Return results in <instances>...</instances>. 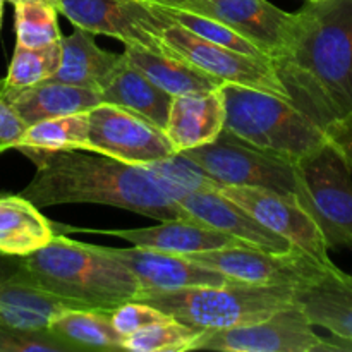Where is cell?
<instances>
[{
  "label": "cell",
  "instance_id": "cell-22",
  "mask_svg": "<svg viewBox=\"0 0 352 352\" xmlns=\"http://www.w3.org/2000/svg\"><path fill=\"white\" fill-rule=\"evenodd\" d=\"M223 109L220 91L174 96L168 110L165 134L175 151L191 150L212 143L223 131Z\"/></svg>",
  "mask_w": 352,
  "mask_h": 352
},
{
  "label": "cell",
  "instance_id": "cell-36",
  "mask_svg": "<svg viewBox=\"0 0 352 352\" xmlns=\"http://www.w3.org/2000/svg\"><path fill=\"white\" fill-rule=\"evenodd\" d=\"M323 133H325L329 143L339 150V153L342 155L347 167L352 172V117L332 124Z\"/></svg>",
  "mask_w": 352,
  "mask_h": 352
},
{
  "label": "cell",
  "instance_id": "cell-24",
  "mask_svg": "<svg viewBox=\"0 0 352 352\" xmlns=\"http://www.w3.org/2000/svg\"><path fill=\"white\" fill-rule=\"evenodd\" d=\"M54 222L21 195H0V254L28 256L50 243Z\"/></svg>",
  "mask_w": 352,
  "mask_h": 352
},
{
  "label": "cell",
  "instance_id": "cell-3",
  "mask_svg": "<svg viewBox=\"0 0 352 352\" xmlns=\"http://www.w3.org/2000/svg\"><path fill=\"white\" fill-rule=\"evenodd\" d=\"M21 263L38 289L76 308L113 311L124 302L136 301L141 292L129 268L105 248L57 232L43 248L21 256Z\"/></svg>",
  "mask_w": 352,
  "mask_h": 352
},
{
  "label": "cell",
  "instance_id": "cell-5",
  "mask_svg": "<svg viewBox=\"0 0 352 352\" xmlns=\"http://www.w3.org/2000/svg\"><path fill=\"white\" fill-rule=\"evenodd\" d=\"M138 301L198 330H223L261 322L294 302V287L232 284L155 292Z\"/></svg>",
  "mask_w": 352,
  "mask_h": 352
},
{
  "label": "cell",
  "instance_id": "cell-32",
  "mask_svg": "<svg viewBox=\"0 0 352 352\" xmlns=\"http://www.w3.org/2000/svg\"><path fill=\"white\" fill-rule=\"evenodd\" d=\"M146 167L153 168L158 175L172 182L182 195H188V192L192 191H206V189H217L219 191L222 188V184L213 181L201 167H198L195 162L184 157L181 151H175L174 155H170L165 160L155 162V164L146 165Z\"/></svg>",
  "mask_w": 352,
  "mask_h": 352
},
{
  "label": "cell",
  "instance_id": "cell-37",
  "mask_svg": "<svg viewBox=\"0 0 352 352\" xmlns=\"http://www.w3.org/2000/svg\"><path fill=\"white\" fill-rule=\"evenodd\" d=\"M146 2L168 7V9L189 10V12L201 14V16H208L210 10V0H146Z\"/></svg>",
  "mask_w": 352,
  "mask_h": 352
},
{
  "label": "cell",
  "instance_id": "cell-26",
  "mask_svg": "<svg viewBox=\"0 0 352 352\" xmlns=\"http://www.w3.org/2000/svg\"><path fill=\"white\" fill-rule=\"evenodd\" d=\"M47 332L76 349H120L126 337L113 327L110 311L102 309H64L50 320Z\"/></svg>",
  "mask_w": 352,
  "mask_h": 352
},
{
  "label": "cell",
  "instance_id": "cell-16",
  "mask_svg": "<svg viewBox=\"0 0 352 352\" xmlns=\"http://www.w3.org/2000/svg\"><path fill=\"white\" fill-rule=\"evenodd\" d=\"M71 302L47 294L31 282L19 256L0 254V325L47 332L54 316L71 309Z\"/></svg>",
  "mask_w": 352,
  "mask_h": 352
},
{
  "label": "cell",
  "instance_id": "cell-17",
  "mask_svg": "<svg viewBox=\"0 0 352 352\" xmlns=\"http://www.w3.org/2000/svg\"><path fill=\"white\" fill-rule=\"evenodd\" d=\"M177 203L188 217L241 241L246 246L270 253H285L294 248L217 189L188 192Z\"/></svg>",
  "mask_w": 352,
  "mask_h": 352
},
{
  "label": "cell",
  "instance_id": "cell-39",
  "mask_svg": "<svg viewBox=\"0 0 352 352\" xmlns=\"http://www.w3.org/2000/svg\"><path fill=\"white\" fill-rule=\"evenodd\" d=\"M3 2H6V0H0V28H2V17H3Z\"/></svg>",
  "mask_w": 352,
  "mask_h": 352
},
{
  "label": "cell",
  "instance_id": "cell-10",
  "mask_svg": "<svg viewBox=\"0 0 352 352\" xmlns=\"http://www.w3.org/2000/svg\"><path fill=\"white\" fill-rule=\"evenodd\" d=\"M58 14L74 28L117 38L126 47L167 54L160 41L165 16L146 0H58Z\"/></svg>",
  "mask_w": 352,
  "mask_h": 352
},
{
  "label": "cell",
  "instance_id": "cell-11",
  "mask_svg": "<svg viewBox=\"0 0 352 352\" xmlns=\"http://www.w3.org/2000/svg\"><path fill=\"white\" fill-rule=\"evenodd\" d=\"M88 151L143 167L175 153L164 129L116 105H96L88 112Z\"/></svg>",
  "mask_w": 352,
  "mask_h": 352
},
{
  "label": "cell",
  "instance_id": "cell-12",
  "mask_svg": "<svg viewBox=\"0 0 352 352\" xmlns=\"http://www.w3.org/2000/svg\"><path fill=\"white\" fill-rule=\"evenodd\" d=\"M184 256L195 263L220 272L237 284L285 285L294 289L311 280L322 265H329L315 260L298 248L285 253H270L256 248L237 246Z\"/></svg>",
  "mask_w": 352,
  "mask_h": 352
},
{
  "label": "cell",
  "instance_id": "cell-4",
  "mask_svg": "<svg viewBox=\"0 0 352 352\" xmlns=\"http://www.w3.org/2000/svg\"><path fill=\"white\" fill-rule=\"evenodd\" d=\"M219 91L226 109L223 129L258 150L298 162L329 141L287 98L232 82H223Z\"/></svg>",
  "mask_w": 352,
  "mask_h": 352
},
{
  "label": "cell",
  "instance_id": "cell-38",
  "mask_svg": "<svg viewBox=\"0 0 352 352\" xmlns=\"http://www.w3.org/2000/svg\"><path fill=\"white\" fill-rule=\"evenodd\" d=\"M6 2H10L12 6H16V3H23V2H43V3H48V6H54L55 9H57L58 6V0H6Z\"/></svg>",
  "mask_w": 352,
  "mask_h": 352
},
{
  "label": "cell",
  "instance_id": "cell-31",
  "mask_svg": "<svg viewBox=\"0 0 352 352\" xmlns=\"http://www.w3.org/2000/svg\"><path fill=\"white\" fill-rule=\"evenodd\" d=\"M164 10L170 19H174L175 23H179L182 28L191 31V33L198 34V36L203 38V40H208L212 41V43L222 45V47L230 48V50L251 55V57L268 58L267 55L261 54L253 43H250L246 38L241 36L237 31H234L232 28L220 23V21L213 19V17L201 16V14L189 12V10H182V9H168V7H164ZM268 60H270V58H268Z\"/></svg>",
  "mask_w": 352,
  "mask_h": 352
},
{
  "label": "cell",
  "instance_id": "cell-29",
  "mask_svg": "<svg viewBox=\"0 0 352 352\" xmlns=\"http://www.w3.org/2000/svg\"><path fill=\"white\" fill-rule=\"evenodd\" d=\"M58 10L43 2H23L14 6L16 45L28 48L58 43L62 38Z\"/></svg>",
  "mask_w": 352,
  "mask_h": 352
},
{
  "label": "cell",
  "instance_id": "cell-35",
  "mask_svg": "<svg viewBox=\"0 0 352 352\" xmlns=\"http://www.w3.org/2000/svg\"><path fill=\"white\" fill-rule=\"evenodd\" d=\"M24 131L26 124L21 120L12 105L0 96V153L16 150Z\"/></svg>",
  "mask_w": 352,
  "mask_h": 352
},
{
  "label": "cell",
  "instance_id": "cell-1",
  "mask_svg": "<svg viewBox=\"0 0 352 352\" xmlns=\"http://www.w3.org/2000/svg\"><path fill=\"white\" fill-rule=\"evenodd\" d=\"M270 64L289 102L322 131L352 117V0L306 2Z\"/></svg>",
  "mask_w": 352,
  "mask_h": 352
},
{
  "label": "cell",
  "instance_id": "cell-30",
  "mask_svg": "<svg viewBox=\"0 0 352 352\" xmlns=\"http://www.w3.org/2000/svg\"><path fill=\"white\" fill-rule=\"evenodd\" d=\"M201 330L184 325L177 320L157 323L131 333L124 339L122 351L133 352H184L191 349Z\"/></svg>",
  "mask_w": 352,
  "mask_h": 352
},
{
  "label": "cell",
  "instance_id": "cell-2",
  "mask_svg": "<svg viewBox=\"0 0 352 352\" xmlns=\"http://www.w3.org/2000/svg\"><path fill=\"white\" fill-rule=\"evenodd\" d=\"M36 174L19 192L36 208L69 203L117 206L157 220L189 219L182 192L153 168L131 165L88 150L38 151L21 148Z\"/></svg>",
  "mask_w": 352,
  "mask_h": 352
},
{
  "label": "cell",
  "instance_id": "cell-18",
  "mask_svg": "<svg viewBox=\"0 0 352 352\" xmlns=\"http://www.w3.org/2000/svg\"><path fill=\"white\" fill-rule=\"evenodd\" d=\"M65 232H88L103 234V236L120 237V239L133 243V246L150 248V250L167 251L174 254H192L205 253L213 250H226V248L246 246L241 241L219 232L205 223L195 219H172L162 220L155 227L144 229H127V230H95V229H76V227L58 226ZM251 248V246H250Z\"/></svg>",
  "mask_w": 352,
  "mask_h": 352
},
{
  "label": "cell",
  "instance_id": "cell-6",
  "mask_svg": "<svg viewBox=\"0 0 352 352\" xmlns=\"http://www.w3.org/2000/svg\"><path fill=\"white\" fill-rule=\"evenodd\" d=\"M296 201L311 217L329 250H352V172L333 144L294 162Z\"/></svg>",
  "mask_w": 352,
  "mask_h": 352
},
{
  "label": "cell",
  "instance_id": "cell-23",
  "mask_svg": "<svg viewBox=\"0 0 352 352\" xmlns=\"http://www.w3.org/2000/svg\"><path fill=\"white\" fill-rule=\"evenodd\" d=\"M100 98L102 103L119 107L165 131L174 96L158 88L124 57L109 85L100 93Z\"/></svg>",
  "mask_w": 352,
  "mask_h": 352
},
{
  "label": "cell",
  "instance_id": "cell-25",
  "mask_svg": "<svg viewBox=\"0 0 352 352\" xmlns=\"http://www.w3.org/2000/svg\"><path fill=\"white\" fill-rule=\"evenodd\" d=\"M122 54L129 64L140 69L151 82L172 96L217 91L223 85L174 55L157 54L141 47H126Z\"/></svg>",
  "mask_w": 352,
  "mask_h": 352
},
{
  "label": "cell",
  "instance_id": "cell-13",
  "mask_svg": "<svg viewBox=\"0 0 352 352\" xmlns=\"http://www.w3.org/2000/svg\"><path fill=\"white\" fill-rule=\"evenodd\" d=\"M219 192L246 210L261 226L289 241L294 248L322 263H332L322 232L311 217L299 206L294 196L250 186H222Z\"/></svg>",
  "mask_w": 352,
  "mask_h": 352
},
{
  "label": "cell",
  "instance_id": "cell-7",
  "mask_svg": "<svg viewBox=\"0 0 352 352\" xmlns=\"http://www.w3.org/2000/svg\"><path fill=\"white\" fill-rule=\"evenodd\" d=\"M222 186H250L296 198L294 162L267 153L223 129L212 143L181 151Z\"/></svg>",
  "mask_w": 352,
  "mask_h": 352
},
{
  "label": "cell",
  "instance_id": "cell-34",
  "mask_svg": "<svg viewBox=\"0 0 352 352\" xmlns=\"http://www.w3.org/2000/svg\"><path fill=\"white\" fill-rule=\"evenodd\" d=\"M110 318H112V323L117 332L124 337L140 332L143 329H148L151 325H157V323L172 320L164 311L143 301L124 302L119 308L110 311Z\"/></svg>",
  "mask_w": 352,
  "mask_h": 352
},
{
  "label": "cell",
  "instance_id": "cell-41",
  "mask_svg": "<svg viewBox=\"0 0 352 352\" xmlns=\"http://www.w3.org/2000/svg\"><path fill=\"white\" fill-rule=\"evenodd\" d=\"M210 2H213V0H210Z\"/></svg>",
  "mask_w": 352,
  "mask_h": 352
},
{
  "label": "cell",
  "instance_id": "cell-33",
  "mask_svg": "<svg viewBox=\"0 0 352 352\" xmlns=\"http://www.w3.org/2000/svg\"><path fill=\"white\" fill-rule=\"evenodd\" d=\"M78 351L48 332L10 329L0 325V352H65Z\"/></svg>",
  "mask_w": 352,
  "mask_h": 352
},
{
  "label": "cell",
  "instance_id": "cell-27",
  "mask_svg": "<svg viewBox=\"0 0 352 352\" xmlns=\"http://www.w3.org/2000/svg\"><path fill=\"white\" fill-rule=\"evenodd\" d=\"M88 126V112L38 120L26 127L16 150L28 148V150L48 151V153L65 150H86Z\"/></svg>",
  "mask_w": 352,
  "mask_h": 352
},
{
  "label": "cell",
  "instance_id": "cell-9",
  "mask_svg": "<svg viewBox=\"0 0 352 352\" xmlns=\"http://www.w3.org/2000/svg\"><path fill=\"white\" fill-rule=\"evenodd\" d=\"M160 9L165 16V23L160 30V41L168 55L189 62L205 74L219 79L220 82L248 86L287 98L268 58L251 57L203 40L170 19L162 6Z\"/></svg>",
  "mask_w": 352,
  "mask_h": 352
},
{
  "label": "cell",
  "instance_id": "cell-19",
  "mask_svg": "<svg viewBox=\"0 0 352 352\" xmlns=\"http://www.w3.org/2000/svg\"><path fill=\"white\" fill-rule=\"evenodd\" d=\"M208 17L232 28L272 58L287 41L294 12H285L268 0H213Z\"/></svg>",
  "mask_w": 352,
  "mask_h": 352
},
{
  "label": "cell",
  "instance_id": "cell-20",
  "mask_svg": "<svg viewBox=\"0 0 352 352\" xmlns=\"http://www.w3.org/2000/svg\"><path fill=\"white\" fill-rule=\"evenodd\" d=\"M0 96L12 105L26 127L52 117L89 112L102 103L100 93L54 79L24 88H7L0 85Z\"/></svg>",
  "mask_w": 352,
  "mask_h": 352
},
{
  "label": "cell",
  "instance_id": "cell-15",
  "mask_svg": "<svg viewBox=\"0 0 352 352\" xmlns=\"http://www.w3.org/2000/svg\"><path fill=\"white\" fill-rule=\"evenodd\" d=\"M294 305L332 336L339 352H352V275L333 263L322 265L311 280L294 289Z\"/></svg>",
  "mask_w": 352,
  "mask_h": 352
},
{
  "label": "cell",
  "instance_id": "cell-21",
  "mask_svg": "<svg viewBox=\"0 0 352 352\" xmlns=\"http://www.w3.org/2000/svg\"><path fill=\"white\" fill-rule=\"evenodd\" d=\"M122 60L124 54L103 50L96 45L95 34L76 28L60 38V64L50 79L102 93Z\"/></svg>",
  "mask_w": 352,
  "mask_h": 352
},
{
  "label": "cell",
  "instance_id": "cell-28",
  "mask_svg": "<svg viewBox=\"0 0 352 352\" xmlns=\"http://www.w3.org/2000/svg\"><path fill=\"white\" fill-rule=\"evenodd\" d=\"M58 64H60V41L38 48L16 45L9 71L6 78L0 79V85L7 88H24L47 81L55 74Z\"/></svg>",
  "mask_w": 352,
  "mask_h": 352
},
{
  "label": "cell",
  "instance_id": "cell-40",
  "mask_svg": "<svg viewBox=\"0 0 352 352\" xmlns=\"http://www.w3.org/2000/svg\"><path fill=\"white\" fill-rule=\"evenodd\" d=\"M305 2H316V0H305Z\"/></svg>",
  "mask_w": 352,
  "mask_h": 352
},
{
  "label": "cell",
  "instance_id": "cell-8",
  "mask_svg": "<svg viewBox=\"0 0 352 352\" xmlns=\"http://www.w3.org/2000/svg\"><path fill=\"white\" fill-rule=\"evenodd\" d=\"M189 351L339 352L332 339L315 332V325L294 302L251 325L203 330Z\"/></svg>",
  "mask_w": 352,
  "mask_h": 352
},
{
  "label": "cell",
  "instance_id": "cell-14",
  "mask_svg": "<svg viewBox=\"0 0 352 352\" xmlns=\"http://www.w3.org/2000/svg\"><path fill=\"white\" fill-rule=\"evenodd\" d=\"M107 253L126 265L136 277L141 292L138 299L155 292L177 291L186 287L232 284L220 272L195 263L184 254L150 250V248H105ZM136 299V301H138Z\"/></svg>",
  "mask_w": 352,
  "mask_h": 352
}]
</instances>
